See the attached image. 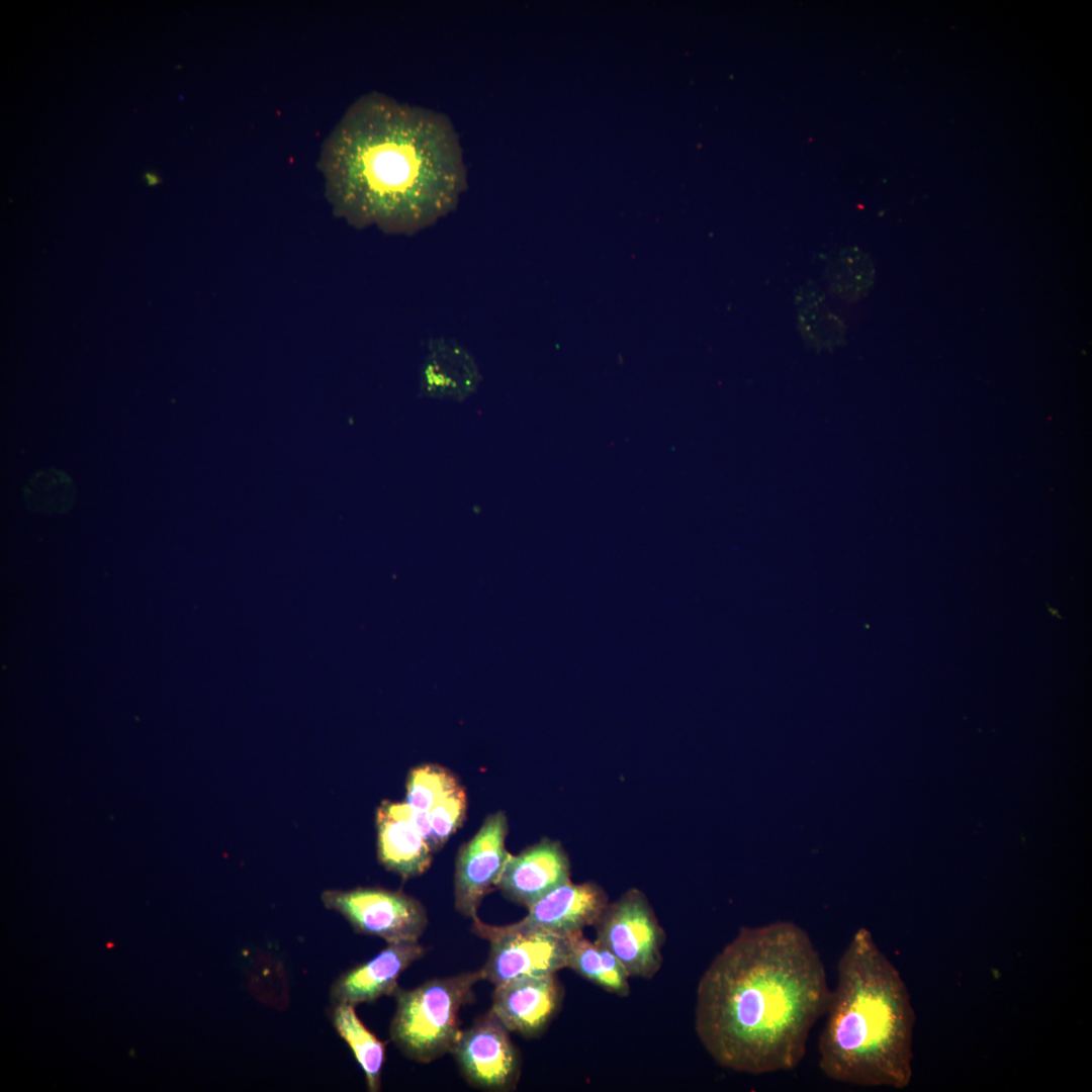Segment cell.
Returning <instances> with one entry per match:
<instances>
[{"label":"cell","instance_id":"3957f363","mask_svg":"<svg viewBox=\"0 0 1092 1092\" xmlns=\"http://www.w3.org/2000/svg\"><path fill=\"white\" fill-rule=\"evenodd\" d=\"M818 1066L835 1082L904 1089L913 1076L916 1014L899 970L858 928L837 963Z\"/></svg>","mask_w":1092,"mask_h":1092},{"label":"cell","instance_id":"9a60e30c","mask_svg":"<svg viewBox=\"0 0 1092 1092\" xmlns=\"http://www.w3.org/2000/svg\"><path fill=\"white\" fill-rule=\"evenodd\" d=\"M481 374L472 355L449 339L432 340L420 371L422 396L463 401L475 393Z\"/></svg>","mask_w":1092,"mask_h":1092},{"label":"cell","instance_id":"ba28073f","mask_svg":"<svg viewBox=\"0 0 1092 1092\" xmlns=\"http://www.w3.org/2000/svg\"><path fill=\"white\" fill-rule=\"evenodd\" d=\"M508 1029L489 1011L460 1031L451 1053L465 1079L487 1091H509L520 1076V1056Z\"/></svg>","mask_w":1092,"mask_h":1092},{"label":"cell","instance_id":"7402d4cb","mask_svg":"<svg viewBox=\"0 0 1092 1092\" xmlns=\"http://www.w3.org/2000/svg\"><path fill=\"white\" fill-rule=\"evenodd\" d=\"M467 809L466 794L461 785L450 792L429 813L430 845L435 852L462 825Z\"/></svg>","mask_w":1092,"mask_h":1092},{"label":"cell","instance_id":"7c38bea8","mask_svg":"<svg viewBox=\"0 0 1092 1092\" xmlns=\"http://www.w3.org/2000/svg\"><path fill=\"white\" fill-rule=\"evenodd\" d=\"M570 862L562 845L548 838L510 853L496 887L511 900L527 908L544 895L569 882Z\"/></svg>","mask_w":1092,"mask_h":1092},{"label":"cell","instance_id":"7a4b0ae2","mask_svg":"<svg viewBox=\"0 0 1092 1092\" xmlns=\"http://www.w3.org/2000/svg\"><path fill=\"white\" fill-rule=\"evenodd\" d=\"M336 212L359 228L412 235L451 212L467 179L447 116L379 93L357 100L322 159Z\"/></svg>","mask_w":1092,"mask_h":1092},{"label":"cell","instance_id":"ac0fdd59","mask_svg":"<svg viewBox=\"0 0 1092 1092\" xmlns=\"http://www.w3.org/2000/svg\"><path fill=\"white\" fill-rule=\"evenodd\" d=\"M459 785L453 772L438 764H421L410 771L405 803L411 808L414 822L428 842L431 836L429 813Z\"/></svg>","mask_w":1092,"mask_h":1092},{"label":"cell","instance_id":"52a82bcc","mask_svg":"<svg viewBox=\"0 0 1092 1092\" xmlns=\"http://www.w3.org/2000/svg\"><path fill=\"white\" fill-rule=\"evenodd\" d=\"M321 899L356 932L381 937L387 943L418 941L428 924L423 905L400 891L380 887L326 890Z\"/></svg>","mask_w":1092,"mask_h":1092},{"label":"cell","instance_id":"ffe728a7","mask_svg":"<svg viewBox=\"0 0 1092 1092\" xmlns=\"http://www.w3.org/2000/svg\"><path fill=\"white\" fill-rule=\"evenodd\" d=\"M871 259L856 248L842 250L827 268L830 291L846 301L863 297L874 282Z\"/></svg>","mask_w":1092,"mask_h":1092},{"label":"cell","instance_id":"e0dca14e","mask_svg":"<svg viewBox=\"0 0 1092 1092\" xmlns=\"http://www.w3.org/2000/svg\"><path fill=\"white\" fill-rule=\"evenodd\" d=\"M567 968L621 997L630 994L629 975L621 962L596 940L586 939L582 932L569 936Z\"/></svg>","mask_w":1092,"mask_h":1092},{"label":"cell","instance_id":"5bb4252c","mask_svg":"<svg viewBox=\"0 0 1092 1092\" xmlns=\"http://www.w3.org/2000/svg\"><path fill=\"white\" fill-rule=\"evenodd\" d=\"M377 855L388 871L410 879L425 873L433 849L405 802L383 801L376 811Z\"/></svg>","mask_w":1092,"mask_h":1092},{"label":"cell","instance_id":"5b68a950","mask_svg":"<svg viewBox=\"0 0 1092 1092\" xmlns=\"http://www.w3.org/2000/svg\"><path fill=\"white\" fill-rule=\"evenodd\" d=\"M595 927L596 941L621 962L629 977L651 979L660 970L665 933L639 889L608 903Z\"/></svg>","mask_w":1092,"mask_h":1092},{"label":"cell","instance_id":"603a6c76","mask_svg":"<svg viewBox=\"0 0 1092 1092\" xmlns=\"http://www.w3.org/2000/svg\"><path fill=\"white\" fill-rule=\"evenodd\" d=\"M143 178L150 187L156 186L162 182L160 175L153 171L145 172Z\"/></svg>","mask_w":1092,"mask_h":1092},{"label":"cell","instance_id":"4fadbf2b","mask_svg":"<svg viewBox=\"0 0 1092 1092\" xmlns=\"http://www.w3.org/2000/svg\"><path fill=\"white\" fill-rule=\"evenodd\" d=\"M608 896L593 882H566L528 907V914L518 926L569 936L587 926H595L606 906Z\"/></svg>","mask_w":1092,"mask_h":1092},{"label":"cell","instance_id":"9c48e42d","mask_svg":"<svg viewBox=\"0 0 1092 1092\" xmlns=\"http://www.w3.org/2000/svg\"><path fill=\"white\" fill-rule=\"evenodd\" d=\"M508 820L503 811L489 814L480 829L459 849L456 858L455 907L464 916L477 918L482 898L496 887L510 855L505 847Z\"/></svg>","mask_w":1092,"mask_h":1092},{"label":"cell","instance_id":"8992f818","mask_svg":"<svg viewBox=\"0 0 1092 1092\" xmlns=\"http://www.w3.org/2000/svg\"><path fill=\"white\" fill-rule=\"evenodd\" d=\"M473 930L490 942L481 969L483 979L494 986L531 976L556 974L567 968L569 936L531 929L512 923L494 926L473 920Z\"/></svg>","mask_w":1092,"mask_h":1092},{"label":"cell","instance_id":"44dd1931","mask_svg":"<svg viewBox=\"0 0 1092 1092\" xmlns=\"http://www.w3.org/2000/svg\"><path fill=\"white\" fill-rule=\"evenodd\" d=\"M800 328L813 345L836 344L843 336L844 326L824 302V295L814 286L805 287L797 296Z\"/></svg>","mask_w":1092,"mask_h":1092},{"label":"cell","instance_id":"d6986e66","mask_svg":"<svg viewBox=\"0 0 1092 1092\" xmlns=\"http://www.w3.org/2000/svg\"><path fill=\"white\" fill-rule=\"evenodd\" d=\"M28 510L42 514H65L76 500V486L64 470L49 467L34 472L22 487Z\"/></svg>","mask_w":1092,"mask_h":1092},{"label":"cell","instance_id":"277c9868","mask_svg":"<svg viewBox=\"0 0 1092 1092\" xmlns=\"http://www.w3.org/2000/svg\"><path fill=\"white\" fill-rule=\"evenodd\" d=\"M482 971L429 980L411 990L394 993L395 1012L390 1039L407 1058L430 1063L450 1053L460 1033L459 1011L473 998V986Z\"/></svg>","mask_w":1092,"mask_h":1092},{"label":"cell","instance_id":"30bf717a","mask_svg":"<svg viewBox=\"0 0 1092 1092\" xmlns=\"http://www.w3.org/2000/svg\"><path fill=\"white\" fill-rule=\"evenodd\" d=\"M562 995L555 974L524 977L495 986L490 1011L509 1031L532 1037L556 1015Z\"/></svg>","mask_w":1092,"mask_h":1092},{"label":"cell","instance_id":"2e32d148","mask_svg":"<svg viewBox=\"0 0 1092 1092\" xmlns=\"http://www.w3.org/2000/svg\"><path fill=\"white\" fill-rule=\"evenodd\" d=\"M329 1018L336 1032L348 1044L361 1067L368 1091H379L385 1059V1042L364 1025L353 1005L332 1004Z\"/></svg>","mask_w":1092,"mask_h":1092},{"label":"cell","instance_id":"8fae6325","mask_svg":"<svg viewBox=\"0 0 1092 1092\" xmlns=\"http://www.w3.org/2000/svg\"><path fill=\"white\" fill-rule=\"evenodd\" d=\"M425 952L418 941L388 942L378 954L343 972L330 988L332 1004L371 1003L393 996L401 973Z\"/></svg>","mask_w":1092,"mask_h":1092},{"label":"cell","instance_id":"6da1fadb","mask_svg":"<svg viewBox=\"0 0 1092 1092\" xmlns=\"http://www.w3.org/2000/svg\"><path fill=\"white\" fill-rule=\"evenodd\" d=\"M830 993L804 928L792 921L743 926L699 980L695 1031L722 1068L749 1075L792 1071Z\"/></svg>","mask_w":1092,"mask_h":1092}]
</instances>
